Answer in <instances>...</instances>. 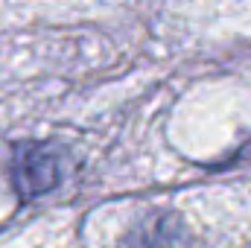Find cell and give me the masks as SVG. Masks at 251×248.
<instances>
[{
    "instance_id": "cell-1",
    "label": "cell",
    "mask_w": 251,
    "mask_h": 248,
    "mask_svg": "<svg viewBox=\"0 0 251 248\" xmlns=\"http://www.w3.org/2000/svg\"><path fill=\"white\" fill-rule=\"evenodd\" d=\"M9 178L21 201L38 198L62 181V155L50 143L24 140L15 143L9 161Z\"/></svg>"
}]
</instances>
